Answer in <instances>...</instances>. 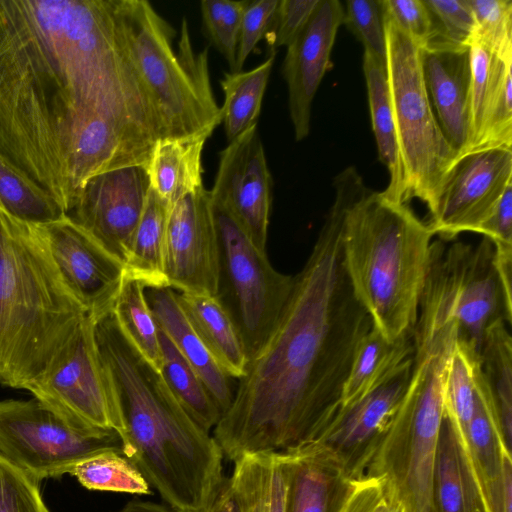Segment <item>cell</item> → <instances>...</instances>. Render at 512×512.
<instances>
[{
  "instance_id": "13",
  "label": "cell",
  "mask_w": 512,
  "mask_h": 512,
  "mask_svg": "<svg viewBox=\"0 0 512 512\" xmlns=\"http://www.w3.org/2000/svg\"><path fill=\"white\" fill-rule=\"evenodd\" d=\"M220 239L210 191L204 186L174 203L168 213L164 274L179 293L219 295Z\"/></svg>"
},
{
  "instance_id": "32",
  "label": "cell",
  "mask_w": 512,
  "mask_h": 512,
  "mask_svg": "<svg viewBox=\"0 0 512 512\" xmlns=\"http://www.w3.org/2000/svg\"><path fill=\"white\" fill-rule=\"evenodd\" d=\"M276 52L249 71L225 72L220 81L224 92L222 123L228 143L257 124L262 100Z\"/></svg>"
},
{
  "instance_id": "6",
  "label": "cell",
  "mask_w": 512,
  "mask_h": 512,
  "mask_svg": "<svg viewBox=\"0 0 512 512\" xmlns=\"http://www.w3.org/2000/svg\"><path fill=\"white\" fill-rule=\"evenodd\" d=\"M457 335L453 321H417L408 386L364 475L379 478L385 499L404 512H433L431 483L444 414L443 384Z\"/></svg>"
},
{
  "instance_id": "9",
  "label": "cell",
  "mask_w": 512,
  "mask_h": 512,
  "mask_svg": "<svg viewBox=\"0 0 512 512\" xmlns=\"http://www.w3.org/2000/svg\"><path fill=\"white\" fill-rule=\"evenodd\" d=\"M94 327L95 319L87 315L25 390L70 425L113 430L123 441L125 428L116 388L98 350Z\"/></svg>"
},
{
  "instance_id": "12",
  "label": "cell",
  "mask_w": 512,
  "mask_h": 512,
  "mask_svg": "<svg viewBox=\"0 0 512 512\" xmlns=\"http://www.w3.org/2000/svg\"><path fill=\"white\" fill-rule=\"evenodd\" d=\"M512 185V149L487 148L461 155L443 178L427 222L433 235L450 241L476 232L508 186Z\"/></svg>"
},
{
  "instance_id": "25",
  "label": "cell",
  "mask_w": 512,
  "mask_h": 512,
  "mask_svg": "<svg viewBox=\"0 0 512 512\" xmlns=\"http://www.w3.org/2000/svg\"><path fill=\"white\" fill-rule=\"evenodd\" d=\"M431 495L433 512H484L467 453L445 414L439 431Z\"/></svg>"
},
{
  "instance_id": "10",
  "label": "cell",
  "mask_w": 512,
  "mask_h": 512,
  "mask_svg": "<svg viewBox=\"0 0 512 512\" xmlns=\"http://www.w3.org/2000/svg\"><path fill=\"white\" fill-rule=\"evenodd\" d=\"M106 451L124 454L116 431L78 429L36 398L0 400V455L40 482Z\"/></svg>"
},
{
  "instance_id": "18",
  "label": "cell",
  "mask_w": 512,
  "mask_h": 512,
  "mask_svg": "<svg viewBox=\"0 0 512 512\" xmlns=\"http://www.w3.org/2000/svg\"><path fill=\"white\" fill-rule=\"evenodd\" d=\"M452 288V310L458 338L481 350L488 328L503 319L512 321V301L503 290L494 263L492 242L479 245L454 243L445 250Z\"/></svg>"
},
{
  "instance_id": "31",
  "label": "cell",
  "mask_w": 512,
  "mask_h": 512,
  "mask_svg": "<svg viewBox=\"0 0 512 512\" xmlns=\"http://www.w3.org/2000/svg\"><path fill=\"white\" fill-rule=\"evenodd\" d=\"M169 210V205L150 187L124 263V275L140 281L147 289L168 287L164 249Z\"/></svg>"
},
{
  "instance_id": "34",
  "label": "cell",
  "mask_w": 512,
  "mask_h": 512,
  "mask_svg": "<svg viewBox=\"0 0 512 512\" xmlns=\"http://www.w3.org/2000/svg\"><path fill=\"white\" fill-rule=\"evenodd\" d=\"M481 369L493 399L507 449L512 445V338L500 319L487 330L481 350Z\"/></svg>"
},
{
  "instance_id": "8",
  "label": "cell",
  "mask_w": 512,
  "mask_h": 512,
  "mask_svg": "<svg viewBox=\"0 0 512 512\" xmlns=\"http://www.w3.org/2000/svg\"><path fill=\"white\" fill-rule=\"evenodd\" d=\"M383 20L405 202L418 198L430 208L443 178L459 156L444 137L430 103L422 71L423 47L384 14Z\"/></svg>"
},
{
  "instance_id": "42",
  "label": "cell",
  "mask_w": 512,
  "mask_h": 512,
  "mask_svg": "<svg viewBox=\"0 0 512 512\" xmlns=\"http://www.w3.org/2000/svg\"><path fill=\"white\" fill-rule=\"evenodd\" d=\"M344 24L364 46V52L385 61L386 40L380 0H347Z\"/></svg>"
},
{
  "instance_id": "5",
  "label": "cell",
  "mask_w": 512,
  "mask_h": 512,
  "mask_svg": "<svg viewBox=\"0 0 512 512\" xmlns=\"http://www.w3.org/2000/svg\"><path fill=\"white\" fill-rule=\"evenodd\" d=\"M87 315L36 227L0 209V385L25 390Z\"/></svg>"
},
{
  "instance_id": "27",
  "label": "cell",
  "mask_w": 512,
  "mask_h": 512,
  "mask_svg": "<svg viewBox=\"0 0 512 512\" xmlns=\"http://www.w3.org/2000/svg\"><path fill=\"white\" fill-rule=\"evenodd\" d=\"M363 72L378 157L389 173V184L381 193L391 201L406 203L404 170L391 103L386 60H380L364 52Z\"/></svg>"
},
{
  "instance_id": "3",
  "label": "cell",
  "mask_w": 512,
  "mask_h": 512,
  "mask_svg": "<svg viewBox=\"0 0 512 512\" xmlns=\"http://www.w3.org/2000/svg\"><path fill=\"white\" fill-rule=\"evenodd\" d=\"M94 331L118 396L124 455L174 510L206 512L225 480L218 443L128 343L111 313L95 321Z\"/></svg>"
},
{
  "instance_id": "26",
  "label": "cell",
  "mask_w": 512,
  "mask_h": 512,
  "mask_svg": "<svg viewBox=\"0 0 512 512\" xmlns=\"http://www.w3.org/2000/svg\"><path fill=\"white\" fill-rule=\"evenodd\" d=\"M178 302L194 331L222 370L240 379L248 356L237 322L219 295L177 293Z\"/></svg>"
},
{
  "instance_id": "39",
  "label": "cell",
  "mask_w": 512,
  "mask_h": 512,
  "mask_svg": "<svg viewBox=\"0 0 512 512\" xmlns=\"http://www.w3.org/2000/svg\"><path fill=\"white\" fill-rule=\"evenodd\" d=\"M466 2L475 21L471 43L476 42L485 46L503 60H512V1L466 0Z\"/></svg>"
},
{
  "instance_id": "48",
  "label": "cell",
  "mask_w": 512,
  "mask_h": 512,
  "mask_svg": "<svg viewBox=\"0 0 512 512\" xmlns=\"http://www.w3.org/2000/svg\"><path fill=\"white\" fill-rule=\"evenodd\" d=\"M384 501L381 480L363 476L354 481L352 490L340 512H378Z\"/></svg>"
},
{
  "instance_id": "46",
  "label": "cell",
  "mask_w": 512,
  "mask_h": 512,
  "mask_svg": "<svg viewBox=\"0 0 512 512\" xmlns=\"http://www.w3.org/2000/svg\"><path fill=\"white\" fill-rule=\"evenodd\" d=\"M279 0L248 1L241 19L235 72L242 71L244 63L262 37H265L274 18Z\"/></svg>"
},
{
  "instance_id": "15",
  "label": "cell",
  "mask_w": 512,
  "mask_h": 512,
  "mask_svg": "<svg viewBox=\"0 0 512 512\" xmlns=\"http://www.w3.org/2000/svg\"><path fill=\"white\" fill-rule=\"evenodd\" d=\"M273 181L257 124L220 152L210 191L214 205L225 210L252 243L266 252Z\"/></svg>"
},
{
  "instance_id": "1",
  "label": "cell",
  "mask_w": 512,
  "mask_h": 512,
  "mask_svg": "<svg viewBox=\"0 0 512 512\" xmlns=\"http://www.w3.org/2000/svg\"><path fill=\"white\" fill-rule=\"evenodd\" d=\"M110 136L163 137L113 0H0V157L68 214L80 151Z\"/></svg>"
},
{
  "instance_id": "36",
  "label": "cell",
  "mask_w": 512,
  "mask_h": 512,
  "mask_svg": "<svg viewBox=\"0 0 512 512\" xmlns=\"http://www.w3.org/2000/svg\"><path fill=\"white\" fill-rule=\"evenodd\" d=\"M481 364L480 352L457 337L443 384L444 414L463 438L475 407L476 375Z\"/></svg>"
},
{
  "instance_id": "16",
  "label": "cell",
  "mask_w": 512,
  "mask_h": 512,
  "mask_svg": "<svg viewBox=\"0 0 512 512\" xmlns=\"http://www.w3.org/2000/svg\"><path fill=\"white\" fill-rule=\"evenodd\" d=\"M34 226L86 313L95 320L110 313L124 280V265L68 215Z\"/></svg>"
},
{
  "instance_id": "41",
  "label": "cell",
  "mask_w": 512,
  "mask_h": 512,
  "mask_svg": "<svg viewBox=\"0 0 512 512\" xmlns=\"http://www.w3.org/2000/svg\"><path fill=\"white\" fill-rule=\"evenodd\" d=\"M39 483L0 455V512H49Z\"/></svg>"
},
{
  "instance_id": "22",
  "label": "cell",
  "mask_w": 512,
  "mask_h": 512,
  "mask_svg": "<svg viewBox=\"0 0 512 512\" xmlns=\"http://www.w3.org/2000/svg\"><path fill=\"white\" fill-rule=\"evenodd\" d=\"M426 90L440 129L460 157L468 152L469 47L432 42L422 49Z\"/></svg>"
},
{
  "instance_id": "29",
  "label": "cell",
  "mask_w": 512,
  "mask_h": 512,
  "mask_svg": "<svg viewBox=\"0 0 512 512\" xmlns=\"http://www.w3.org/2000/svg\"><path fill=\"white\" fill-rule=\"evenodd\" d=\"M240 512H286L287 471L283 452L245 454L230 477Z\"/></svg>"
},
{
  "instance_id": "49",
  "label": "cell",
  "mask_w": 512,
  "mask_h": 512,
  "mask_svg": "<svg viewBox=\"0 0 512 512\" xmlns=\"http://www.w3.org/2000/svg\"><path fill=\"white\" fill-rule=\"evenodd\" d=\"M206 512H240L230 478H225L221 488Z\"/></svg>"
},
{
  "instance_id": "19",
  "label": "cell",
  "mask_w": 512,
  "mask_h": 512,
  "mask_svg": "<svg viewBox=\"0 0 512 512\" xmlns=\"http://www.w3.org/2000/svg\"><path fill=\"white\" fill-rule=\"evenodd\" d=\"M344 8L338 0H319L308 23L287 46L282 75L288 88V107L297 141L310 132L314 96L331 66V52Z\"/></svg>"
},
{
  "instance_id": "2",
  "label": "cell",
  "mask_w": 512,
  "mask_h": 512,
  "mask_svg": "<svg viewBox=\"0 0 512 512\" xmlns=\"http://www.w3.org/2000/svg\"><path fill=\"white\" fill-rule=\"evenodd\" d=\"M335 199L269 337L248 360L214 427L223 455L286 452L314 441L340 408L356 349L372 327L342 256V229L363 193L353 173L334 179Z\"/></svg>"
},
{
  "instance_id": "37",
  "label": "cell",
  "mask_w": 512,
  "mask_h": 512,
  "mask_svg": "<svg viewBox=\"0 0 512 512\" xmlns=\"http://www.w3.org/2000/svg\"><path fill=\"white\" fill-rule=\"evenodd\" d=\"M69 474L89 490L152 494L150 484L137 465L117 451L88 457L73 466Z\"/></svg>"
},
{
  "instance_id": "38",
  "label": "cell",
  "mask_w": 512,
  "mask_h": 512,
  "mask_svg": "<svg viewBox=\"0 0 512 512\" xmlns=\"http://www.w3.org/2000/svg\"><path fill=\"white\" fill-rule=\"evenodd\" d=\"M0 209L31 225L55 221L66 213L57 202L0 157Z\"/></svg>"
},
{
  "instance_id": "45",
  "label": "cell",
  "mask_w": 512,
  "mask_h": 512,
  "mask_svg": "<svg viewBox=\"0 0 512 512\" xmlns=\"http://www.w3.org/2000/svg\"><path fill=\"white\" fill-rule=\"evenodd\" d=\"M319 0H279L272 23L265 35L270 52L288 46L303 30Z\"/></svg>"
},
{
  "instance_id": "4",
  "label": "cell",
  "mask_w": 512,
  "mask_h": 512,
  "mask_svg": "<svg viewBox=\"0 0 512 512\" xmlns=\"http://www.w3.org/2000/svg\"><path fill=\"white\" fill-rule=\"evenodd\" d=\"M433 233L408 203L366 190L342 229L344 267L372 327L388 341L410 336L427 282Z\"/></svg>"
},
{
  "instance_id": "23",
  "label": "cell",
  "mask_w": 512,
  "mask_h": 512,
  "mask_svg": "<svg viewBox=\"0 0 512 512\" xmlns=\"http://www.w3.org/2000/svg\"><path fill=\"white\" fill-rule=\"evenodd\" d=\"M287 471L286 512H340L355 480L314 442L283 452Z\"/></svg>"
},
{
  "instance_id": "20",
  "label": "cell",
  "mask_w": 512,
  "mask_h": 512,
  "mask_svg": "<svg viewBox=\"0 0 512 512\" xmlns=\"http://www.w3.org/2000/svg\"><path fill=\"white\" fill-rule=\"evenodd\" d=\"M469 59L468 152L487 148L511 149L512 60H503L476 42L469 45Z\"/></svg>"
},
{
  "instance_id": "40",
  "label": "cell",
  "mask_w": 512,
  "mask_h": 512,
  "mask_svg": "<svg viewBox=\"0 0 512 512\" xmlns=\"http://www.w3.org/2000/svg\"><path fill=\"white\" fill-rule=\"evenodd\" d=\"M248 0H203L200 10L205 31L235 72L238 37L243 11Z\"/></svg>"
},
{
  "instance_id": "7",
  "label": "cell",
  "mask_w": 512,
  "mask_h": 512,
  "mask_svg": "<svg viewBox=\"0 0 512 512\" xmlns=\"http://www.w3.org/2000/svg\"><path fill=\"white\" fill-rule=\"evenodd\" d=\"M128 56L159 115L162 140L212 134L222 123L210 84L208 48L195 53L183 18L175 29L145 0H113Z\"/></svg>"
},
{
  "instance_id": "24",
  "label": "cell",
  "mask_w": 512,
  "mask_h": 512,
  "mask_svg": "<svg viewBox=\"0 0 512 512\" xmlns=\"http://www.w3.org/2000/svg\"><path fill=\"white\" fill-rule=\"evenodd\" d=\"M146 296L158 327L200 377L222 416L233 399L231 378L194 331L175 290L169 287L147 289Z\"/></svg>"
},
{
  "instance_id": "11",
  "label": "cell",
  "mask_w": 512,
  "mask_h": 512,
  "mask_svg": "<svg viewBox=\"0 0 512 512\" xmlns=\"http://www.w3.org/2000/svg\"><path fill=\"white\" fill-rule=\"evenodd\" d=\"M212 202V201H211ZM225 269L238 309V327L249 358L274 329L290 296L294 276L277 271L222 208L212 203Z\"/></svg>"
},
{
  "instance_id": "30",
  "label": "cell",
  "mask_w": 512,
  "mask_h": 512,
  "mask_svg": "<svg viewBox=\"0 0 512 512\" xmlns=\"http://www.w3.org/2000/svg\"><path fill=\"white\" fill-rule=\"evenodd\" d=\"M412 337L388 341L371 327L360 341L343 385L340 408L358 401L386 381L413 356Z\"/></svg>"
},
{
  "instance_id": "33",
  "label": "cell",
  "mask_w": 512,
  "mask_h": 512,
  "mask_svg": "<svg viewBox=\"0 0 512 512\" xmlns=\"http://www.w3.org/2000/svg\"><path fill=\"white\" fill-rule=\"evenodd\" d=\"M146 290L140 281L124 275L111 315L128 343L160 373L159 327L149 306Z\"/></svg>"
},
{
  "instance_id": "44",
  "label": "cell",
  "mask_w": 512,
  "mask_h": 512,
  "mask_svg": "<svg viewBox=\"0 0 512 512\" xmlns=\"http://www.w3.org/2000/svg\"><path fill=\"white\" fill-rule=\"evenodd\" d=\"M384 15L421 47L435 38L431 14L424 0H380Z\"/></svg>"
},
{
  "instance_id": "28",
  "label": "cell",
  "mask_w": 512,
  "mask_h": 512,
  "mask_svg": "<svg viewBox=\"0 0 512 512\" xmlns=\"http://www.w3.org/2000/svg\"><path fill=\"white\" fill-rule=\"evenodd\" d=\"M212 134L159 140L147 166L150 187L169 207L203 187L202 151Z\"/></svg>"
},
{
  "instance_id": "17",
  "label": "cell",
  "mask_w": 512,
  "mask_h": 512,
  "mask_svg": "<svg viewBox=\"0 0 512 512\" xmlns=\"http://www.w3.org/2000/svg\"><path fill=\"white\" fill-rule=\"evenodd\" d=\"M413 356L386 381L353 404L339 409L312 442L329 452L352 480L365 475L402 401Z\"/></svg>"
},
{
  "instance_id": "50",
  "label": "cell",
  "mask_w": 512,
  "mask_h": 512,
  "mask_svg": "<svg viewBox=\"0 0 512 512\" xmlns=\"http://www.w3.org/2000/svg\"><path fill=\"white\" fill-rule=\"evenodd\" d=\"M118 512H178L170 506L153 503L150 501L133 500L128 502Z\"/></svg>"
},
{
  "instance_id": "51",
  "label": "cell",
  "mask_w": 512,
  "mask_h": 512,
  "mask_svg": "<svg viewBox=\"0 0 512 512\" xmlns=\"http://www.w3.org/2000/svg\"><path fill=\"white\" fill-rule=\"evenodd\" d=\"M378 512H404V510L399 504L385 499Z\"/></svg>"
},
{
  "instance_id": "14",
  "label": "cell",
  "mask_w": 512,
  "mask_h": 512,
  "mask_svg": "<svg viewBox=\"0 0 512 512\" xmlns=\"http://www.w3.org/2000/svg\"><path fill=\"white\" fill-rule=\"evenodd\" d=\"M149 189L147 166L112 169L89 179L66 215L124 265Z\"/></svg>"
},
{
  "instance_id": "43",
  "label": "cell",
  "mask_w": 512,
  "mask_h": 512,
  "mask_svg": "<svg viewBox=\"0 0 512 512\" xmlns=\"http://www.w3.org/2000/svg\"><path fill=\"white\" fill-rule=\"evenodd\" d=\"M424 2L431 14L435 29V38L432 42L469 47L475 31V21L466 0H424Z\"/></svg>"
},
{
  "instance_id": "35",
  "label": "cell",
  "mask_w": 512,
  "mask_h": 512,
  "mask_svg": "<svg viewBox=\"0 0 512 512\" xmlns=\"http://www.w3.org/2000/svg\"><path fill=\"white\" fill-rule=\"evenodd\" d=\"M159 342L160 373L166 384L189 416L210 432L221 418L218 407L200 377L160 328Z\"/></svg>"
},
{
  "instance_id": "21",
  "label": "cell",
  "mask_w": 512,
  "mask_h": 512,
  "mask_svg": "<svg viewBox=\"0 0 512 512\" xmlns=\"http://www.w3.org/2000/svg\"><path fill=\"white\" fill-rule=\"evenodd\" d=\"M474 473L484 512H512V456L507 449L481 364L475 407L461 439Z\"/></svg>"
},
{
  "instance_id": "47",
  "label": "cell",
  "mask_w": 512,
  "mask_h": 512,
  "mask_svg": "<svg viewBox=\"0 0 512 512\" xmlns=\"http://www.w3.org/2000/svg\"><path fill=\"white\" fill-rule=\"evenodd\" d=\"M477 233L488 238L494 247L512 246V185L507 187Z\"/></svg>"
}]
</instances>
